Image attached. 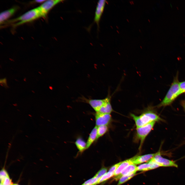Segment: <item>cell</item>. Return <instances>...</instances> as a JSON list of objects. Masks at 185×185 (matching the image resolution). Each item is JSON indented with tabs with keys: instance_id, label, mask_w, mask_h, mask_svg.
Wrapping results in <instances>:
<instances>
[{
	"instance_id": "1",
	"label": "cell",
	"mask_w": 185,
	"mask_h": 185,
	"mask_svg": "<svg viewBox=\"0 0 185 185\" xmlns=\"http://www.w3.org/2000/svg\"><path fill=\"white\" fill-rule=\"evenodd\" d=\"M178 78L179 72H178L164 98L157 106V107L170 105L179 96L182 94L180 87V82Z\"/></svg>"
},
{
	"instance_id": "2",
	"label": "cell",
	"mask_w": 185,
	"mask_h": 185,
	"mask_svg": "<svg viewBox=\"0 0 185 185\" xmlns=\"http://www.w3.org/2000/svg\"><path fill=\"white\" fill-rule=\"evenodd\" d=\"M41 17H42V16L39 6L27 11L16 18L7 21L4 24H12L13 26L15 27Z\"/></svg>"
},
{
	"instance_id": "3",
	"label": "cell",
	"mask_w": 185,
	"mask_h": 185,
	"mask_svg": "<svg viewBox=\"0 0 185 185\" xmlns=\"http://www.w3.org/2000/svg\"><path fill=\"white\" fill-rule=\"evenodd\" d=\"M130 115L135 122L136 128L143 126L153 121L162 120L158 115L151 110L147 111L138 116L132 113Z\"/></svg>"
},
{
	"instance_id": "4",
	"label": "cell",
	"mask_w": 185,
	"mask_h": 185,
	"mask_svg": "<svg viewBox=\"0 0 185 185\" xmlns=\"http://www.w3.org/2000/svg\"><path fill=\"white\" fill-rule=\"evenodd\" d=\"M155 121H153L143 126L136 128V135L140 141L141 148L146 137L153 128Z\"/></svg>"
},
{
	"instance_id": "5",
	"label": "cell",
	"mask_w": 185,
	"mask_h": 185,
	"mask_svg": "<svg viewBox=\"0 0 185 185\" xmlns=\"http://www.w3.org/2000/svg\"><path fill=\"white\" fill-rule=\"evenodd\" d=\"M108 98V96L107 95L105 98L102 99H88L83 96L80 97L79 99L82 102L89 105L96 112H97L99 111L101 107L106 102Z\"/></svg>"
},
{
	"instance_id": "6",
	"label": "cell",
	"mask_w": 185,
	"mask_h": 185,
	"mask_svg": "<svg viewBox=\"0 0 185 185\" xmlns=\"http://www.w3.org/2000/svg\"><path fill=\"white\" fill-rule=\"evenodd\" d=\"M62 0H49L45 1L39 6L42 17H45L49 11L57 4L64 1Z\"/></svg>"
},
{
	"instance_id": "7",
	"label": "cell",
	"mask_w": 185,
	"mask_h": 185,
	"mask_svg": "<svg viewBox=\"0 0 185 185\" xmlns=\"http://www.w3.org/2000/svg\"><path fill=\"white\" fill-rule=\"evenodd\" d=\"M96 126L97 127L107 125L111 122L112 118L110 114L96 112L95 114Z\"/></svg>"
},
{
	"instance_id": "8",
	"label": "cell",
	"mask_w": 185,
	"mask_h": 185,
	"mask_svg": "<svg viewBox=\"0 0 185 185\" xmlns=\"http://www.w3.org/2000/svg\"><path fill=\"white\" fill-rule=\"evenodd\" d=\"M107 1L105 0L98 1L96 6L95 13L94 22L97 24L98 29L99 23L103 13Z\"/></svg>"
},
{
	"instance_id": "9",
	"label": "cell",
	"mask_w": 185,
	"mask_h": 185,
	"mask_svg": "<svg viewBox=\"0 0 185 185\" xmlns=\"http://www.w3.org/2000/svg\"><path fill=\"white\" fill-rule=\"evenodd\" d=\"M160 150L157 153L153 159L160 164L161 166H174L176 167L178 165L174 161L170 160L162 157L161 155Z\"/></svg>"
},
{
	"instance_id": "10",
	"label": "cell",
	"mask_w": 185,
	"mask_h": 185,
	"mask_svg": "<svg viewBox=\"0 0 185 185\" xmlns=\"http://www.w3.org/2000/svg\"><path fill=\"white\" fill-rule=\"evenodd\" d=\"M18 8L17 6H14L1 12L0 14V24H4L16 12Z\"/></svg>"
},
{
	"instance_id": "11",
	"label": "cell",
	"mask_w": 185,
	"mask_h": 185,
	"mask_svg": "<svg viewBox=\"0 0 185 185\" xmlns=\"http://www.w3.org/2000/svg\"><path fill=\"white\" fill-rule=\"evenodd\" d=\"M156 154V153L136 156L131 159L133 164H137L149 161Z\"/></svg>"
},
{
	"instance_id": "12",
	"label": "cell",
	"mask_w": 185,
	"mask_h": 185,
	"mask_svg": "<svg viewBox=\"0 0 185 185\" xmlns=\"http://www.w3.org/2000/svg\"><path fill=\"white\" fill-rule=\"evenodd\" d=\"M107 95L108 96V98L107 101L101 107L99 111L97 112L110 114L113 111V110L111 104V99L112 95H110L109 89Z\"/></svg>"
},
{
	"instance_id": "13",
	"label": "cell",
	"mask_w": 185,
	"mask_h": 185,
	"mask_svg": "<svg viewBox=\"0 0 185 185\" xmlns=\"http://www.w3.org/2000/svg\"><path fill=\"white\" fill-rule=\"evenodd\" d=\"M137 171V167L134 164H131L126 167L118 175L114 177V179L117 181L122 176L136 173Z\"/></svg>"
},
{
	"instance_id": "14",
	"label": "cell",
	"mask_w": 185,
	"mask_h": 185,
	"mask_svg": "<svg viewBox=\"0 0 185 185\" xmlns=\"http://www.w3.org/2000/svg\"><path fill=\"white\" fill-rule=\"evenodd\" d=\"M97 127L96 126L90 134L86 142L85 150L89 148L93 143L96 141L97 136Z\"/></svg>"
},
{
	"instance_id": "15",
	"label": "cell",
	"mask_w": 185,
	"mask_h": 185,
	"mask_svg": "<svg viewBox=\"0 0 185 185\" xmlns=\"http://www.w3.org/2000/svg\"><path fill=\"white\" fill-rule=\"evenodd\" d=\"M131 164H133L132 162L131 158L122 162L121 164L115 171L114 175V177H115L119 174L123 170Z\"/></svg>"
},
{
	"instance_id": "16",
	"label": "cell",
	"mask_w": 185,
	"mask_h": 185,
	"mask_svg": "<svg viewBox=\"0 0 185 185\" xmlns=\"http://www.w3.org/2000/svg\"><path fill=\"white\" fill-rule=\"evenodd\" d=\"M75 143L80 152L82 153L85 150L86 143L82 138H77Z\"/></svg>"
},
{
	"instance_id": "17",
	"label": "cell",
	"mask_w": 185,
	"mask_h": 185,
	"mask_svg": "<svg viewBox=\"0 0 185 185\" xmlns=\"http://www.w3.org/2000/svg\"><path fill=\"white\" fill-rule=\"evenodd\" d=\"M108 126L107 125L100 126L97 127V136L96 141L99 138L103 135L107 131Z\"/></svg>"
},
{
	"instance_id": "18",
	"label": "cell",
	"mask_w": 185,
	"mask_h": 185,
	"mask_svg": "<svg viewBox=\"0 0 185 185\" xmlns=\"http://www.w3.org/2000/svg\"><path fill=\"white\" fill-rule=\"evenodd\" d=\"M99 179L94 176L93 177L85 181L81 185H96L98 184Z\"/></svg>"
},
{
	"instance_id": "19",
	"label": "cell",
	"mask_w": 185,
	"mask_h": 185,
	"mask_svg": "<svg viewBox=\"0 0 185 185\" xmlns=\"http://www.w3.org/2000/svg\"><path fill=\"white\" fill-rule=\"evenodd\" d=\"M114 173L110 171L106 173L99 179L98 183L99 184L104 182L114 176Z\"/></svg>"
},
{
	"instance_id": "20",
	"label": "cell",
	"mask_w": 185,
	"mask_h": 185,
	"mask_svg": "<svg viewBox=\"0 0 185 185\" xmlns=\"http://www.w3.org/2000/svg\"><path fill=\"white\" fill-rule=\"evenodd\" d=\"M136 173L122 177L119 179L117 185H120L128 181L134 176Z\"/></svg>"
},
{
	"instance_id": "21",
	"label": "cell",
	"mask_w": 185,
	"mask_h": 185,
	"mask_svg": "<svg viewBox=\"0 0 185 185\" xmlns=\"http://www.w3.org/2000/svg\"><path fill=\"white\" fill-rule=\"evenodd\" d=\"M150 170L154 169L161 166L159 164L156 162L152 158L148 162Z\"/></svg>"
},
{
	"instance_id": "22",
	"label": "cell",
	"mask_w": 185,
	"mask_h": 185,
	"mask_svg": "<svg viewBox=\"0 0 185 185\" xmlns=\"http://www.w3.org/2000/svg\"><path fill=\"white\" fill-rule=\"evenodd\" d=\"M137 171H145L150 170L148 163L141 164L137 167Z\"/></svg>"
},
{
	"instance_id": "23",
	"label": "cell",
	"mask_w": 185,
	"mask_h": 185,
	"mask_svg": "<svg viewBox=\"0 0 185 185\" xmlns=\"http://www.w3.org/2000/svg\"><path fill=\"white\" fill-rule=\"evenodd\" d=\"M107 169L106 168H103L100 169L94 176L99 179L102 176L107 172Z\"/></svg>"
},
{
	"instance_id": "24",
	"label": "cell",
	"mask_w": 185,
	"mask_h": 185,
	"mask_svg": "<svg viewBox=\"0 0 185 185\" xmlns=\"http://www.w3.org/2000/svg\"><path fill=\"white\" fill-rule=\"evenodd\" d=\"M9 176L6 171L3 169L1 170L0 172V178L1 181H3L5 178Z\"/></svg>"
},
{
	"instance_id": "25",
	"label": "cell",
	"mask_w": 185,
	"mask_h": 185,
	"mask_svg": "<svg viewBox=\"0 0 185 185\" xmlns=\"http://www.w3.org/2000/svg\"><path fill=\"white\" fill-rule=\"evenodd\" d=\"M1 184L2 185H12L13 184L9 176L5 178L1 181Z\"/></svg>"
},
{
	"instance_id": "26",
	"label": "cell",
	"mask_w": 185,
	"mask_h": 185,
	"mask_svg": "<svg viewBox=\"0 0 185 185\" xmlns=\"http://www.w3.org/2000/svg\"><path fill=\"white\" fill-rule=\"evenodd\" d=\"M121 162H119L113 165L110 168L109 171L114 173L117 169L121 163Z\"/></svg>"
},
{
	"instance_id": "27",
	"label": "cell",
	"mask_w": 185,
	"mask_h": 185,
	"mask_svg": "<svg viewBox=\"0 0 185 185\" xmlns=\"http://www.w3.org/2000/svg\"><path fill=\"white\" fill-rule=\"evenodd\" d=\"M179 86L182 94L185 93V81L180 82Z\"/></svg>"
},
{
	"instance_id": "28",
	"label": "cell",
	"mask_w": 185,
	"mask_h": 185,
	"mask_svg": "<svg viewBox=\"0 0 185 185\" xmlns=\"http://www.w3.org/2000/svg\"><path fill=\"white\" fill-rule=\"evenodd\" d=\"M0 83L1 84H3L5 86L8 87L7 84L6 79V78L1 79L0 80Z\"/></svg>"
},
{
	"instance_id": "29",
	"label": "cell",
	"mask_w": 185,
	"mask_h": 185,
	"mask_svg": "<svg viewBox=\"0 0 185 185\" xmlns=\"http://www.w3.org/2000/svg\"><path fill=\"white\" fill-rule=\"evenodd\" d=\"M181 104L185 112V100H181Z\"/></svg>"
},
{
	"instance_id": "30",
	"label": "cell",
	"mask_w": 185,
	"mask_h": 185,
	"mask_svg": "<svg viewBox=\"0 0 185 185\" xmlns=\"http://www.w3.org/2000/svg\"><path fill=\"white\" fill-rule=\"evenodd\" d=\"M45 1H46V0H35L33 2L35 3H43Z\"/></svg>"
},
{
	"instance_id": "31",
	"label": "cell",
	"mask_w": 185,
	"mask_h": 185,
	"mask_svg": "<svg viewBox=\"0 0 185 185\" xmlns=\"http://www.w3.org/2000/svg\"><path fill=\"white\" fill-rule=\"evenodd\" d=\"M12 185H19L18 184H13Z\"/></svg>"
}]
</instances>
